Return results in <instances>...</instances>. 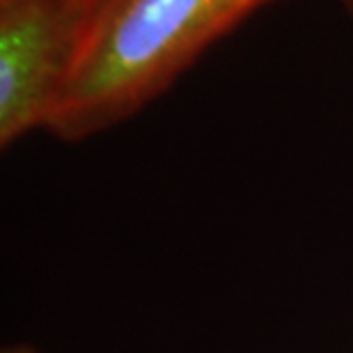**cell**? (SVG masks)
<instances>
[{
    "label": "cell",
    "instance_id": "6da1fadb",
    "mask_svg": "<svg viewBox=\"0 0 353 353\" xmlns=\"http://www.w3.org/2000/svg\"><path fill=\"white\" fill-rule=\"evenodd\" d=\"M278 0H103L76 26L44 131L79 143L136 117Z\"/></svg>",
    "mask_w": 353,
    "mask_h": 353
},
{
    "label": "cell",
    "instance_id": "7a4b0ae2",
    "mask_svg": "<svg viewBox=\"0 0 353 353\" xmlns=\"http://www.w3.org/2000/svg\"><path fill=\"white\" fill-rule=\"evenodd\" d=\"M81 17L62 0H0V147L41 129Z\"/></svg>",
    "mask_w": 353,
    "mask_h": 353
},
{
    "label": "cell",
    "instance_id": "5b68a950",
    "mask_svg": "<svg viewBox=\"0 0 353 353\" xmlns=\"http://www.w3.org/2000/svg\"><path fill=\"white\" fill-rule=\"evenodd\" d=\"M337 3H340L349 14H353V0H337Z\"/></svg>",
    "mask_w": 353,
    "mask_h": 353
},
{
    "label": "cell",
    "instance_id": "277c9868",
    "mask_svg": "<svg viewBox=\"0 0 353 353\" xmlns=\"http://www.w3.org/2000/svg\"><path fill=\"white\" fill-rule=\"evenodd\" d=\"M3 353H37L32 347H28V344H14V347L5 349Z\"/></svg>",
    "mask_w": 353,
    "mask_h": 353
},
{
    "label": "cell",
    "instance_id": "3957f363",
    "mask_svg": "<svg viewBox=\"0 0 353 353\" xmlns=\"http://www.w3.org/2000/svg\"><path fill=\"white\" fill-rule=\"evenodd\" d=\"M62 3H65L69 10H72L74 14H79V17L83 19L85 14H90L92 10H94V7L101 5L103 0H62Z\"/></svg>",
    "mask_w": 353,
    "mask_h": 353
}]
</instances>
